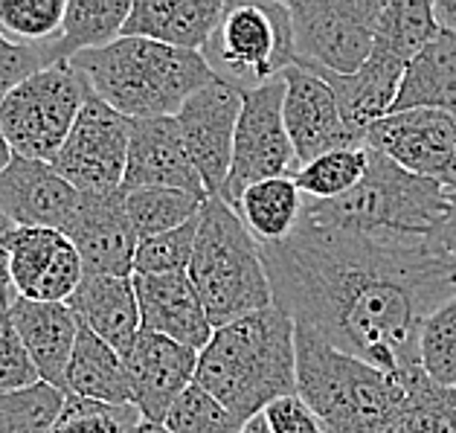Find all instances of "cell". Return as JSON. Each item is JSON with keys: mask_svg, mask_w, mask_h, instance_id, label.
<instances>
[{"mask_svg": "<svg viewBox=\"0 0 456 433\" xmlns=\"http://www.w3.org/2000/svg\"><path fill=\"white\" fill-rule=\"evenodd\" d=\"M305 195L297 190L294 177H276L250 186L241 195L236 213L241 216L244 227L259 244H280L294 236L303 218Z\"/></svg>", "mask_w": 456, "mask_h": 433, "instance_id": "obj_28", "label": "cell"}, {"mask_svg": "<svg viewBox=\"0 0 456 433\" xmlns=\"http://www.w3.org/2000/svg\"><path fill=\"white\" fill-rule=\"evenodd\" d=\"M122 195H126L128 221L140 241L163 236V233H172L189 225V221H195L209 201V198L181 190H137Z\"/></svg>", "mask_w": 456, "mask_h": 433, "instance_id": "obj_30", "label": "cell"}, {"mask_svg": "<svg viewBox=\"0 0 456 433\" xmlns=\"http://www.w3.org/2000/svg\"><path fill=\"white\" fill-rule=\"evenodd\" d=\"M407 68H410V61H404L402 55H395L393 50L375 44L372 55L366 59V64L358 73L335 76V73L317 70L322 79L335 87L343 122H346V128L352 131L361 146H363L366 131H370L378 119L393 114Z\"/></svg>", "mask_w": 456, "mask_h": 433, "instance_id": "obj_21", "label": "cell"}, {"mask_svg": "<svg viewBox=\"0 0 456 433\" xmlns=\"http://www.w3.org/2000/svg\"><path fill=\"white\" fill-rule=\"evenodd\" d=\"M433 248L442 257V262L448 265L453 280H456V192H451V204H448V216H444L442 225L433 230Z\"/></svg>", "mask_w": 456, "mask_h": 433, "instance_id": "obj_42", "label": "cell"}, {"mask_svg": "<svg viewBox=\"0 0 456 433\" xmlns=\"http://www.w3.org/2000/svg\"><path fill=\"white\" fill-rule=\"evenodd\" d=\"M218 79L253 91L297 64V38L291 6L280 0H232L201 53Z\"/></svg>", "mask_w": 456, "mask_h": 433, "instance_id": "obj_7", "label": "cell"}, {"mask_svg": "<svg viewBox=\"0 0 456 433\" xmlns=\"http://www.w3.org/2000/svg\"><path fill=\"white\" fill-rule=\"evenodd\" d=\"M85 192L53 169V163L12 158L0 175V209L18 227L68 230L79 213Z\"/></svg>", "mask_w": 456, "mask_h": 433, "instance_id": "obj_18", "label": "cell"}, {"mask_svg": "<svg viewBox=\"0 0 456 433\" xmlns=\"http://www.w3.org/2000/svg\"><path fill=\"white\" fill-rule=\"evenodd\" d=\"M421 370L436 384L456 390V297L433 312L421 326L419 340Z\"/></svg>", "mask_w": 456, "mask_h": 433, "instance_id": "obj_35", "label": "cell"}, {"mask_svg": "<svg viewBox=\"0 0 456 433\" xmlns=\"http://www.w3.org/2000/svg\"><path fill=\"white\" fill-rule=\"evenodd\" d=\"M137 190H181L209 198L175 117L131 119L128 166L122 192Z\"/></svg>", "mask_w": 456, "mask_h": 433, "instance_id": "obj_17", "label": "cell"}, {"mask_svg": "<svg viewBox=\"0 0 456 433\" xmlns=\"http://www.w3.org/2000/svg\"><path fill=\"white\" fill-rule=\"evenodd\" d=\"M15 297L36 303H70L85 280V265L76 244L61 230L18 227L9 241Z\"/></svg>", "mask_w": 456, "mask_h": 433, "instance_id": "obj_15", "label": "cell"}, {"mask_svg": "<svg viewBox=\"0 0 456 433\" xmlns=\"http://www.w3.org/2000/svg\"><path fill=\"white\" fill-rule=\"evenodd\" d=\"M224 12L221 0H134L122 36L204 53Z\"/></svg>", "mask_w": 456, "mask_h": 433, "instance_id": "obj_23", "label": "cell"}, {"mask_svg": "<svg viewBox=\"0 0 456 433\" xmlns=\"http://www.w3.org/2000/svg\"><path fill=\"white\" fill-rule=\"evenodd\" d=\"M128 143L131 119L91 94L68 143L61 146L59 158L53 160V169L85 195L122 192Z\"/></svg>", "mask_w": 456, "mask_h": 433, "instance_id": "obj_11", "label": "cell"}, {"mask_svg": "<svg viewBox=\"0 0 456 433\" xmlns=\"http://www.w3.org/2000/svg\"><path fill=\"white\" fill-rule=\"evenodd\" d=\"M402 398L387 433H456V390L416 370L398 375Z\"/></svg>", "mask_w": 456, "mask_h": 433, "instance_id": "obj_29", "label": "cell"}, {"mask_svg": "<svg viewBox=\"0 0 456 433\" xmlns=\"http://www.w3.org/2000/svg\"><path fill=\"white\" fill-rule=\"evenodd\" d=\"M12 158H15V151H12V146H9V140H6V135H4V128H0V175L6 172V166L12 163Z\"/></svg>", "mask_w": 456, "mask_h": 433, "instance_id": "obj_46", "label": "cell"}, {"mask_svg": "<svg viewBox=\"0 0 456 433\" xmlns=\"http://www.w3.org/2000/svg\"><path fill=\"white\" fill-rule=\"evenodd\" d=\"M142 331L169 338L186 349L204 352L213 340V323L189 274L134 276Z\"/></svg>", "mask_w": 456, "mask_h": 433, "instance_id": "obj_20", "label": "cell"}, {"mask_svg": "<svg viewBox=\"0 0 456 433\" xmlns=\"http://www.w3.org/2000/svg\"><path fill=\"white\" fill-rule=\"evenodd\" d=\"M68 396H82L105 404H131L126 358L85 326L79 329L68 366Z\"/></svg>", "mask_w": 456, "mask_h": 433, "instance_id": "obj_26", "label": "cell"}, {"mask_svg": "<svg viewBox=\"0 0 456 433\" xmlns=\"http://www.w3.org/2000/svg\"><path fill=\"white\" fill-rule=\"evenodd\" d=\"M262 416L268 419L271 433H326L322 421L314 416V410L299 396L280 398V402H273Z\"/></svg>", "mask_w": 456, "mask_h": 433, "instance_id": "obj_41", "label": "cell"}, {"mask_svg": "<svg viewBox=\"0 0 456 433\" xmlns=\"http://www.w3.org/2000/svg\"><path fill=\"white\" fill-rule=\"evenodd\" d=\"M282 105H285L282 76L244 94V105L236 128V146H232L230 177L218 195L232 209L239 207L241 195L250 186L262 181H276V177H294L299 172L294 143L285 128Z\"/></svg>", "mask_w": 456, "mask_h": 433, "instance_id": "obj_10", "label": "cell"}, {"mask_svg": "<svg viewBox=\"0 0 456 433\" xmlns=\"http://www.w3.org/2000/svg\"><path fill=\"white\" fill-rule=\"evenodd\" d=\"M285 82V128L294 143L299 169L329 151L361 146L346 128L338 105V94L317 70L305 64H291L282 73Z\"/></svg>", "mask_w": 456, "mask_h": 433, "instance_id": "obj_14", "label": "cell"}, {"mask_svg": "<svg viewBox=\"0 0 456 433\" xmlns=\"http://www.w3.org/2000/svg\"><path fill=\"white\" fill-rule=\"evenodd\" d=\"M137 433H172L166 425H154V421H142Z\"/></svg>", "mask_w": 456, "mask_h": 433, "instance_id": "obj_48", "label": "cell"}, {"mask_svg": "<svg viewBox=\"0 0 456 433\" xmlns=\"http://www.w3.org/2000/svg\"><path fill=\"white\" fill-rule=\"evenodd\" d=\"M363 146L448 190L456 181V117L444 110H395L366 131Z\"/></svg>", "mask_w": 456, "mask_h": 433, "instance_id": "obj_12", "label": "cell"}, {"mask_svg": "<svg viewBox=\"0 0 456 433\" xmlns=\"http://www.w3.org/2000/svg\"><path fill=\"white\" fill-rule=\"evenodd\" d=\"M38 381V366L29 358L12 317H9V312H4L0 315V396L24 390V387H32Z\"/></svg>", "mask_w": 456, "mask_h": 433, "instance_id": "obj_40", "label": "cell"}, {"mask_svg": "<svg viewBox=\"0 0 456 433\" xmlns=\"http://www.w3.org/2000/svg\"><path fill=\"white\" fill-rule=\"evenodd\" d=\"M198 355L169 338L140 331L134 347L126 355V375L131 384V404L140 410L142 421L166 425L172 407L195 384Z\"/></svg>", "mask_w": 456, "mask_h": 433, "instance_id": "obj_16", "label": "cell"}, {"mask_svg": "<svg viewBox=\"0 0 456 433\" xmlns=\"http://www.w3.org/2000/svg\"><path fill=\"white\" fill-rule=\"evenodd\" d=\"M448 186L407 172L370 149V169L363 181L335 201L305 198L303 221L375 236H433L448 216Z\"/></svg>", "mask_w": 456, "mask_h": 433, "instance_id": "obj_5", "label": "cell"}, {"mask_svg": "<svg viewBox=\"0 0 456 433\" xmlns=\"http://www.w3.org/2000/svg\"><path fill=\"white\" fill-rule=\"evenodd\" d=\"M288 6L294 18L297 61L352 76L372 55L387 0H299Z\"/></svg>", "mask_w": 456, "mask_h": 433, "instance_id": "obj_9", "label": "cell"}, {"mask_svg": "<svg viewBox=\"0 0 456 433\" xmlns=\"http://www.w3.org/2000/svg\"><path fill=\"white\" fill-rule=\"evenodd\" d=\"M68 0H0V32L20 44H50L61 36Z\"/></svg>", "mask_w": 456, "mask_h": 433, "instance_id": "obj_34", "label": "cell"}, {"mask_svg": "<svg viewBox=\"0 0 456 433\" xmlns=\"http://www.w3.org/2000/svg\"><path fill=\"white\" fill-rule=\"evenodd\" d=\"M68 306L85 329L102 338L122 358L142 331L134 276H85Z\"/></svg>", "mask_w": 456, "mask_h": 433, "instance_id": "obj_24", "label": "cell"}, {"mask_svg": "<svg viewBox=\"0 0 456 433\" xmlns=\"http://www.w3.org/2000/svg\"><path fill=\"white\" fill-rule=\"evenodd\" d=\"M4 312H6V308H4V306H0V315H4Z\"/></svg>", "mask_w": 456, "mask_h": 433, "instance_id": "obj_50", "label": "cell"}, {"mask_svg": "<svg viewBox=\"0 0 456 433\" xmlns=\"http://www.w3.org/2000/svg\"><path fill=\"white\" fill-rule=\"evenodd\" d=\"M6 312L12 317L29 358L36 361L41 381L68 393V366L82 329L73 308L68 303H36V299L15 297V303Z\"/></svg>", "mask_w": 456, "mask_h": 433, "instance_id": "obj_22", "label": "cell"}, {"mask_svg": "<svg viewBox=\"0 0 456 433\" xmlns=\"http://www.w3.org/2000/svg\"><path fill=\"white\" fill-rule=\"evenodd\" d=\"M64 236L79 250L85 276H134L140 239L128 221L122 192L85 195Z\"/></svg>", "mask_w": 456, "mask_h": 433, "instance_id": "obj_19", "label": "cell"}, {"mask_svg": "<svg viewBox=\"0 0 456 433\" xmlns=\"http://www.w3.org/2000/svg\"><path fill=\"white\" fill-rule=\"evenodd\" d=\"M186 274L213 329L273 306V288L259 241L250 236L236 209L221 198H209L201 209L195 253Z\"/></svg>", "mask_w": 456, "mask_h": 433, "instance_id": "obj_6", "label": "cell"}, {"mask_svg": "<svg viewBox=\"0 0 456 433\" xmlns=\"http://www.w3.org/2000/svg\"><path fill=\"white\" fill-rule=\"evenodd\" d=\"M370 169V149L349 146L311 160L294 175L297 190L314 201H335L358 186Z\"/></svg>", "mask_w": 456, "mask_h": 433, "instance_id": "obj_31", "label": "cell"}, {"mask_svg": "<svg viewBox=\"0 0 456 433\" xmlns=\"http://www.w3.org/2000/svg\"><path fill=\"white\" fill-rule=\"evenodd\" d=\"M68 393L47 381L0 396V433H53Z\"/></svg>", "mask_w": 456, "mask_h": 433, "instance_id": "obj_33", "label": "cell"}, {"mask_svg": "<svg viewBox=\"0 0 456 433\" xmlns=\"http://www.w3.org/2000/svg\"><path fill=\"white\" fill-rule=\"evenodd\" d=\"M241 105L244 91L227 85L224 79H216L192 99H186V105L175 117L209 198H218L230 177Z\"/></svg>", "mask_w": 456, "mask_h": 433, "instance_id": "obj_13", "label": "cell"}, {"mask_svg": "<svg viewBox=\"0 0 456 433\" xmlns=\"http://www.w3.org/2000/svg\"><path fill=\"white\" fill-rule=\"evenodd\" d=\"M166 428L172 433H241L244 425L204 387L192 384L172 407Z\"/></svg>", "mask_w": 456, "mask_h": 433, "instance_id": "obj_38", "label": "cell"}, {"mask_svg": "<svg viewBox=\"0 0 456 433\" xmlns=\"http://www.w3.org/2000/svg\"><path fill=\"white\" fill-rule=\"evenodd\" d=\"M15 233H18V225L0 209V248H9V241L15 239Z\"/></svg>", "mask_w": 456, "mask_h": 433, "instance_id": "obj_45", "label": "cell"}, {"mask_svg": "<svg viewBox=\"0 0 456 433\" xmlns=\"http://www.w3.org/2000/svg\"><path fill=\"white\" fill-rule=\"evenodd\" d=\"M15 303V285H12V265H9V250L0 248V306L9 308Z\"/></svg>", "mask_w": 456, "mask_h": 433, "instance_id": "obj_43", "label": "cell"}, {"mask_svg": "<svg viewBox=\"0 0 456 433\" xmlns=\"http://www.w3.org/2000/svg\"><path fill=\"white\" fill-rule=\"evenodd\" d=\"M131 6V0H68L61 36L50 41L53 61H70L122 38Z\"/></svg>", "mask_w": 456, "mask_h": 433, "instance_id": "obj_27", "label": "cell"}, {"mask_svg": "<svg viewBox=\"0 0 456 433\" xmlns=\"http://www.w3.org/2000/svg\"><path fill=\"white\" fill-rule=\"evenodd\" d=\"M91 91L128 119L177 117L201 87L218 76L201 53H189L149 38H117L102 50L70 59Z\"/></svg>", "mask_w": 456, "mask_h": 433, "instance_id": "obj_3", "label": "cell"}, {"mask_svg": "<svg viewBox=\"0 0 456 433\" xmlns=\"http://www.w3.org/2000/svg\"><path fill=\"white\" fill-rule=\"evenodd\" d=\"M142 416L134 404H105L82 396H68L53 433H137Z\"/></svg>", "mask_w": 456, "mask_h": 433, "instance_id": "obj_36", "label": "cell"}, {"mask_svg": "<svg viewBox=\"0 0 456 433\" xmlns=\"http://www.w3.org/2000/svg\"><path fill=\"white\" fill-rule=\"evenodd\" d=\"M50 64H55L50 44H20L0 32V102L29 76L50 68Z\"/></svg>", "mask_w": 456, "mask_h": 433, "instance_id": "obj_39", "label": "cell"}, {"mask_svg": "<svg viewBox=\"0 0 456 433\" xmlns=\"http://www.w3.org/2000/svg\"><path fill=\"white\" fill-rule=\"evenodd\" d=\"M444 110L456 117V36L439 32L421 50L404 73L402 91L395 99V110Z\"/></svg>", "mask_w": 456, "mask_h": 433, "instance_id": "obj_25", "label": "cell"}, {"mask_svg": "<svg viewBox=\"0 0 456 433\" xmlns=\"http://www.w3.org/2000/svg\"><path fill=\"white\" fill-rule=\"evenodd\" d=\"M201 218V216H198ZM198 218L163 236H154L137 244L134 276H163V274H186L195 253Z\"/></svg>", "mask_w": 456, "mask_h": 433, "instance_id": "obj_37", "label": "cell"}, {"mask_svg": "<svg viewBox=\"0 0 456 433\" xmlns=\"http://www.w3.org/2000/svg\"><path fill=\"white\" fill-rule=\"evenodd\" d=\"M241 433H271V428H268V419H265V416H256V419H250L248 425L241 428Z\"/></svg>", "mask_w": 456, "mask_h": 433, "instance_id": "obj_47", "label": "cell"}, {"mask_svg": "<svg viewBox=\"0 0 456 433\" xmlns=\"http://www.w3.org/2000/svg\"><path fill=\"white\" fill-rule=\"evenodd\" d=\"M73 61H55L29 76L0 102V128L18 158L53 163L91 96Z\"/></svg>", "mask_w": 456, "mask_h": 433, "instance_id": "obj_8", "label": "cell"}, {"mask_svg": "<svg viewBox=\"0 0 456 433\" xmlns=\"http://www.w3.org/2000/svg\"><path fill=\"white\" fill-rule=\"evenodd\" d=\"M451 192H456V181H453V184H451Z\"/></svg>", "mask_w": 456, "mask_h": 433, "instance_id": "obj_49", "label": "cell"}, {"mask_svg": "<svg viewBox=\"0 0 456 433\" xmlns=\"http://www.w3.org/2000/svg\"><path fill=\"white\" fill-rule=\"evenodd\" d=\"M433 15H436V24L442 32H453L456 36V0H436Z\"/></svg>", "mask_w": 456, "mask_h": 433, "instance_id": "obj_44", "label": "cell"}, {"mask_svg": "<svg viewBox=\"0 0 456 433\" xmlns=\"http://www.w3.org/2000/svg\"><path fill=\"white\" fill-rule=\"evenodd\" d=\"M297 396L314 410L326 433H387L402 381L297 326Z\"/></svg>", "mask_w": 456, "mask_h": 433, "instance_id": "obj_4", "label": "cell"}, {"mask_svg": "<svg viewBox=\"0 0 456 433\" xmlns=\"http://www.w3.org/2000/svg\"><path fill=\"white\" fill-rule=\"evenodd\" d=\"M195 384L248 425L273 402L297 396V323L271 306L216 329L198 355Z\"/></svg>", "mask_w": 456, "mask_h": 433, "instance_id": "obj_2", "label": "cell"}, {"mask_svg": "<svg viewBox=\"0 0 456 433\" xmlns=\"http://www.w3.org/2000/svg\"><path fill=\"white\" fill-rule=\"evenodd\" d=\"M259 250L273 306L335 349L393 375L421 366V326L456 297L430 236H375L299 218L291 239Z\"/></svg>", "mask_w": 456, "mask_h": 433, "instance_id": "obj_1", "label": "cell"}, {"mask_svg": "<svg viewBox=\"0 0 456 433\" xmlns=\"http://www.w3.org/2000/svg\"><path fill=\"white\" fill-rule=\"evenodd\" d=\"M439 32L430 0H387L375 44L402 55L404 61H413Z\"/></svg>", "mask_w": 456, "mask_h": 433, "instance_id": "obj_32", "label": "cell"}]
</instances>
